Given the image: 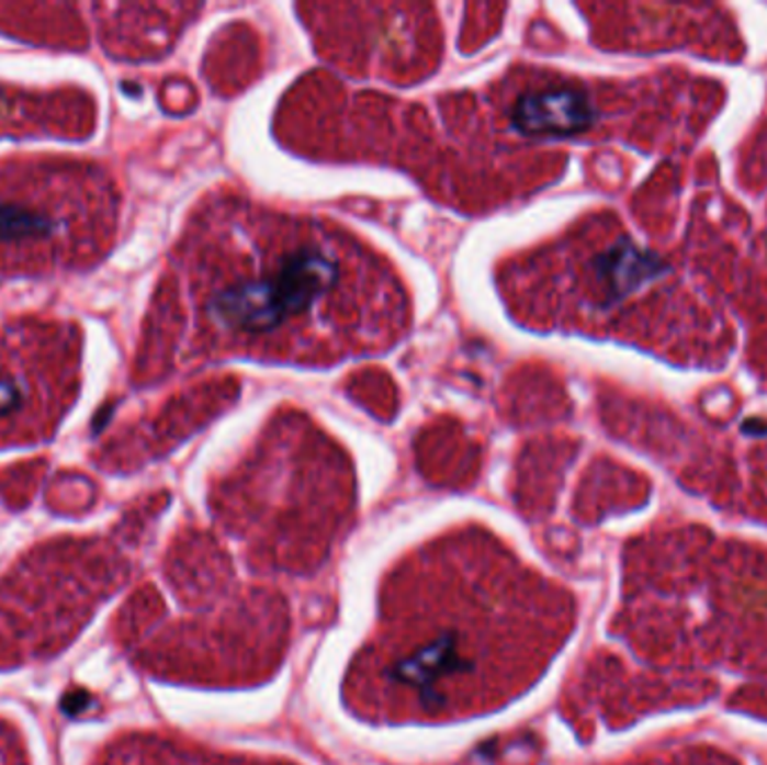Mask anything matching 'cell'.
<instances>
[{
	"label": "cell",
	"instance_id": "6da1fadb",
	"mask_svg": "<svg viewBox=\"0 0 767 765\" xmlns=\"http://www.w3.org/2000/svg\"><path fill=\"white\" fill-rule=\"evenodd\" d=\"M575 625L568 588L483 528L449 532L382 582L377 627L350 662L343 700L377 725L481 717L526 694Z\"/></svg>",
	"mask_w": 767,
	"mask_h": 765
},
{
	"label": "cell",
	"instance_id": "7a4b0ae2",
	"mask_svg": "<svg viewBox=\"0 0 767 765\" xmlns=\"http://www.w3.org/2000/svg\"><path fill=\"white\" fill-rule=\"evenodd\" d=\"M608 631L631 660L599 649L561 694L582 739L715 700L767 723V545L700 526L633 537Z\"/></svg>",
	"mask_w": 767,
	"mask_h": 765
},
{
	"label": "cell",
	"instance_id": "3957f363",
	"mask_svg": "<svg viewBox=\"0 0 767 765\" xmlns=\"http://www.w3.org/2000/svg\"><path fill=\"white\" fill-rule=\"evenodd\" d=\"M232 218L225 257L204 281L202 311L232 348L315 357L380 339L364 324L388 319V279L348 234L313 218Z\"/></svg>",
	"mask_w": 767,
	"mask_h": 765
},
{
	"label": "cell",
	"instance_id": "277c9868",
	"mask_svg": "<svg viewBox=\"0 0 767 765\" xmlns=\"http://www.w3.org/2000/svg\"><path fill=\"white\" fill-rule=\"evenodd\" d=\"M595 109L582 90L545 88L517 99L511 109V126L534 137H571L590 128Z\"/></svg>",
	"mask_w": 767,
	"mask_h": 765
},
{
	"label": "cell",
	"instance_id": "5b68a950",
	"mask_svg": "<svg viewBox=\"0 0 767 765\" xmlns=\"http://www.w3.org/2000/svg\"><path fill=\"white\" fill-rule=\"evenodd\" d=\"M664 272L667 263L657 254L638 247L627 236L618 238L590 261V279L601 305H618Z\"/></svg>",
	"mask_w": 767,
	"mask_h": 765
},
{
	"label": "cell",
	"instance_id": "8992f818",
	"mask_svg": "<svg viewBox=\"0 0 767 765\" xmlns=\"http://www.w3.org/2000/svg\"><path fill=\"white\" fill-rule=\"evenodd\" d=\"M180 566V586L200 604L216 606L223 601L221 597L232 595L234 588V564L227 552L210 537H198L189 543V552L184 550L178 556Z\"/></svg>",
	"mask_w": 767,
	"mask_h": 765
},
{
	"label": "cell",
	"instance_id": "52a82bcc",
	"mask_svg": "<svg viewBox=\"0 0 767 765\" xmlns=\"http://www.w3.org/2000/svg\"><path fill=\"white\" fill-rule=\"evenodd\" d=\"M616 765H745L732 750L709 741H678L642 750Z\"/></svg>",
	"mask_w": 767,
	"mask_h": 765
},
{
	"label": "cell",
	"instance_id": "ba28073f",
	"mask_svg": "<svg viewBox=\"0 0 767 765\" xmlns=\"http://www.w3.org/2000/svg\"><path fill=\"white\" fill-rule=\"evenodd\" d=\"M49 229H53V223L34 212L21 207H0V240L41 236Z\"/></svg>",
	"mask_w": 767,
	"mask_h": 765
},
{
	"label": "cell",
	"instance_id": "9c48e42d",
	"mask_svg": "<svg viewBox=\"0 0 767 765\" xmlns=\"http://www.w3.org/2000/svg\"><path fill=\"white\" fill-rule=\"evenodd\" d=\"M25 393L14 380L0 378V414H14L23 406Z\"/></svg>",
	"mask_w": 767,
	"mask_h": 765
},
{
	"label": "cell",
	"instance_id": "30bf717a",
	"mask_svg": "<svg viewBox=\"0 0 767 765\" xmlns=\"http://www.w3.org/2000/svg\"><path fill=\"white\" fill-rule=\"evenodd\" d=\"M86 702H88V696H86V694L72 691V694H68V696L64 698V709H66L68 713H77V711H81V709L86 707Z\"/></svg>",
	"mask_w": 767,
	"mask_h": 765
}]
</instances>
